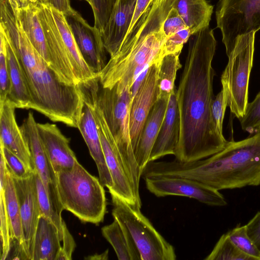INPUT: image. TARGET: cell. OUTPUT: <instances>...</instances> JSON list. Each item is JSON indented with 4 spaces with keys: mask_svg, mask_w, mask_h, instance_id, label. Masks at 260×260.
<instances>
[{
    "mask_svg": "<svg viewBox=\"0 0 260 260\" xmlns=\"http://www.w3.org/2000/svg\"><path fill=\"white\" fill-rule=\"evenodd\" d=\"M9 5L27 38L50 66L47 43L38 14V3H30L23 8H19L14 4Z\"/></svg>",
    "mask_w": 260,
    "mask_h": 260,
    "instance_id": "obj_25",
    "label": "cell"
},
{
    "mask_svg": "<svg viewBox=\"0 0 260 260\" xmlns=\"http://www.w3.org/2000/svg\"><path fill=\"white\" fill-rule=\"evenodd\" d=\"M191 36L188 28H183L166 38L163 45L161 55L169 54H180L183 45Z\"/></svg>",
    "mask_w": 260,
    "mask_h": 260,
    "instance_id": "obj_40",
    "label": "cell"
},
{
    "mask_svg": "<svg viewBox=\"0 0 260 260\" xmlns=\"http://www.w3.org/2000/svg\"><path fill=\"white\" fill-rule=\"evenodd\" d=\"M108 250H106L105 252L101 254H95L93 255L88 256L85 259L91 260H105L108 259Z\"/></svg>",
    "mask_w": 260,
    "mask_h": 260,
    "instance_id": "obj_46",
    "label": "cell"
},
{
    "mask_svg": "<svg viewBox=\"0 0 260 260\" xmlns=\"http://www.w3.org/2000/svg\"><path fill=\"white\" fill-rule=\"evenodd\" d=\"M34 3L46 4V0H33Z\"/></svg>",
    "mask_w": 260,
    "mask_h": 260,
    "instance_id": "obj_48",
    "label": "cell"
},
{
    "mask_svg": "<svg viewBox=\"0 0 260 260\" xmlns=\"http://www.w3.org/2000/svg\"><path fill=\"white\" fill-rule=\"evenodd\" d=\"M61 239L56 226L41 215L36 231L30 260H56Z\"/></svg>",
    "mask_w": 260,
    "mask_h": 260,
    "instance_id": "obj_26",
    "label": "cell"
},
{
    "mask_svg": "<svg viewBox=\"0 0 260 260\" xmlns=\"http://www.w3.org/2000/svg\"><path fill=\"white\" fill-rule=\"evenodd\" d=\"M117 0H91L94 19V26L100 32L103 31L111 16Z\"/></svg>",
    "mask_w": 260,
    "mask_h": 260,
    "instance_id": "obj_35",
    "label": "cell"
},
{
    "mask_svg": "<svg viewBox=\"0 0 260 260\" xmlns=\"http://www.w3.org/2000/svg\"><path fill=\"white\" fill-rule=\"evenodd\" d=\"M34 175L38 194L41 215L46 217L56 226L62 241L64 221L62 219L61 215L54 210L41 178L35 170Z\"/></svg>",
    "mask_w": 260,
    "mask_h": 260,
    "instance_id": "obj_32",
    "label": "cell"
},
{
    "mask_svg": "<svg viewBox=\"0 0 260 260\" xmlns=\"http://www.w3.org/2000/svg\"><path fill=\"white\" fill-rule=\"evenodd\" d=\"M103 237L113 247L119 260H141L139 251L127 230L117 220L102 228Z\"/></svg>",
    "mask_w": 260,
    "mask_h": 260,
    "instance_id": "obj_28",
    "label": "cell"
},
{
    "mask_svg": "<svg viewBox=\"0 0 260 260\" xmlns=\"http://www.w3.org/2000/svg\"><path fill=\"white\" fill-rule=\"evenodd\" d=\"M205 260H255L241 251L233 243L226 233L219 239Z\"/></svg>",
    "mask_w": 260,
    "mask_h": 260,
    "instance_id": "obj_31",
    "label": "cell"
},
{
    "mask_svg": "<svg viewBox=\"0 0 260 260\" xmlns=\"http://www.w3.org/2000/svg\"><path fill=\"white\" fill-rule=\"evenodd\" d=\"M0 31L6 40L7 58L9 67L10 87L8 98L16 108L30 109L31 99L22 68L15 49L5 31Z\"/></svg>",
    "mask_w": 260,
    "mask_h": 260,
    "instance_id": "obj_24",
    "label": "cell"
},
{
    "mask_svg": "<svg viewBox=\"0 0 260 260\" xmlns=\"http://www.w3.org/2000/svg\"><path fill=\"white\" fill-rule=\"evenodd\" d=\"M176 88L169 98L165 116L152 148L149 161L167 155H174L180 131L179 111Z\"/></svg>",
    "mask_w": 260,
    "mask_h": 260,
    "instance_id": "obj_21",
    "label": "cell"
},
{
    "mask_svg": "<svg viewBox=\"0 0 260 260\" xmlns=\"http://www.w3.org/2000/svg\"><path fill=\"white\" fill-rule=\"evenodd\" d=\"M188 28L177 10L172 8L164 20L162 30L168 38L177 31Z\"/></svg>",
    "mask_w": 260,
    "mask_h": 260,
    "instance_id": "obj_41",
    "label": "cell"
},
{
    "mask_svg": "<svg viewBox=\"0 0 260 260\" xmlns=\"http://www.w3.org/2000/svg\"><path fill=\"white\" fill-rule=\"evenodd\" d=\"M149 177L191 179L218 190L260 185V130L244 140L229 141L220 152L199 160L149 162Z\"/></svg>",
    "mask_w": 260,
    "mask_h": 260,
    "instance_id": "obj_3",
    "label": "cell"
},
{
    "mask_svg": "<svg viewBox=\"0 0 260 260\" xmlns=\"http://www.w3.org/2000/svg\"><path fill=\"white\" fill-rule=\"evenodd\" d=\"M0 103L8 98L10 80L8 64L7 58L6 40L4 34L0 31Z\"/></svg>",
    "mask_w": 260,
    "mask_h": 260,
    "instance_id": "obj_38",
    "label": "cell"
},
{
    "mask_svg": "<svg viewBox=\"0 0 260 260\" xmlns=\"http://www.w3.org/2000/svg\"><path fill=\"white\" fill-rule=\"evenodd\" d=\"M114 219L131 235L141 260H175L174 247L154 228L139 207L131 204L114 193H110Z\"/></svg>",
    "mask_w": 260,
    "mask_h": 260,
    "instance_id": "obj_7",
    "label": "cell"
},
{
    "mask_svg": "<svg viewBox=\"0 0 260 260\" xmlns=\"http://www.w3.org/2000/svg\"><path fill=\"white\" fill-rule=\"evenodd\" d=\"M38 14L46 39L50 60V68L60 80L68 85H78L50 6L38 4Z\"/></svg>",
    "mask_w": 260,
    "mask_h": 260,
    "instance_id": "obj_14",
    "label": "cell"
},
{
    "mask_svg": "<svg viewBox=\"0 0 260 260\" xmlns=\"http://www.w3.org/2000/svg\"><path fill=\"white\" fill-rule=\"evenodd\" d=\"M255 31L237 37L221 81L227 86L228 106L239 119L245 115L248 104V85L254 51Z\"/></svg>",
    "mask_w": 260,
    "mask_h": 260,
    "instance_id": "obj_8",
    "label": "cell"
},
{
    "mask_svg": "<svg viewBox=\"0 0 260 260\" xmlns=\"http://www.w3.org/2000/svg\"><path fill=\"white\" fill-rule=\"evenodd\" d=\"M9 4H14L19 8L27 6L30 3V0H7Z\"/></svg>",
    "mask_w": 260,
    "mask_h": 260,
    "instance_id": "obj_47",
    "label": "cell"
},
{
    "mask_svg": "<svg viewBox=\"0 0 260 260\" xmlns=\"http://www.w3.org/2000/svg\"><path fill=\"white\" fill-rule=\"evenodd\" d=\"M130 89L126 87L119 90L115 85L102 87L97 76L98 103L118 148L134 193L136 197H139L142 171L135 158L130 135Z\"/></svg>",
    "mask_w": 260,
    "mask_h": 260,
    "instance_id": "obj_6",
    "label": "cell"
},
{
    "mask_svg": "<svg viewBox=\"0 0 260 260\" xmlns=\"http://www.w3.org/2000/svg\"><path fill=\"white\" fill-rule=\"evenodd\" d=\"M221 90L213 100L211 114L217 130L223 135L222 125L226 108L228 106L229 93L226 83L221 81Z\"/></svg>",
    "mask_w": 260,
    "mask_h": 260,
    "instance_id": "obj_36",
    "label": "cell"
},
{
    "mask_svg": "<svg viewBox=\"0 0 260 260\" xmlns=\"http://www.w3.org/2000/svg\"><path fill=\"white\" fill-rule=\"evenodd\" d=\"M83 99L90 106L97 125L103 153L113 181V187L109 189L131 204L141 208L138 203L128 178L125 167L115 140L98 103L96 85L86 84L82 88Z\"/></svg>",
    "mask_w": 260,
    "mask_h": 260,
    "instance_id": "obj_9",
    "label": "cell"
},
{
    "mask_svg": "<svg viewBox=\"0 0 260 260\" xmlns=\"http://www.w3.org/2000/svg\"><path fill=\"white\" fill-rule=\"evenodd\" d=\"M12 178L20 208L23 248L27 259H30L34 237L41 216L34 172L25 178Z\"/></svg>",
    "mask_w": 260,
    "mask_h": 260,
    "instance_id": "obj_12",
    "label": "cell"
},
{
    "mask_svg": "<svg viewBox=\"0 0 260 260\" xmlns=\"http://www.w3.org/2000/svg\"><path fill=\"white\" fill-rule=\"evenodd\" d=\"M56 188L62 210L80 220L99 224L104 220L107 202L104 186L79 162L69 169L57 173Z\"/></svg>",
    "mask_w": 260,
    "mask_h": 260,
    "instance_id": "obj_5",
    "label": "cell"
},
{
    "mask_svg": "<svg viewBox=\"0 0 260 260\" xmlns=\"http://www.w3.org/2000/svg\"><path fill=\"white\" fill-rule=\"evenodd\" d=\"M179 54L163 56L160 61L157 81V100H169L176 88L175 81L177 71L181 68Z\"/></svg>",
    "mask_w": 260,
    "mask_h": 260,
    "instance_id": "obj_30",
    "label": "cell"
},
{
    "mask_svg": "<svg viewBox=\"0 0 260 260\" xmlns=\"http://www.w3.org/2000/svg\"><path fill=\"white\" fill-rule=\"evenodd\" d=\"M0 27L10 39L24 73L30 109L53 122L78 128L84 102L79 85L60 80L27 38L7 0L0 2Z\"/></svg>",
    "mask_w": 260,
    "mask_h": 260,
    "instance_id": "obj_2",
    "label": "cell"
},
{
    "mask_svg": "<svg viewBox=\"0 0 260 260\" xmlns=\"http://www.w3.org/2000/svg\"><path fill=\"white\" fill-rule=\"evenodd\" d=\"M245 226L248 235L260 250V211Z\"/></svg>",
    "mask_w": 260,
    "mask_h": 260,
    "instance_id": "obj_43",
    "label": "cell"
},
{
    "mask_svg": "<svg viewBox=\"0 0 260 260\" xmlns=\"http://www.w3.org/2000/svg\"><path fill=\"white\" fill-rule=\"evenodd\" d=\"M50 8L78 85L95 77L98 73L83 57L65 15L51 6Z\"/></svg>",
    "mask_w": 260,
    "mask_h": 260,
    "instance_id": "obj_22",
    "label": "cell"
},
{
    "mask_svg": "<svg viewBox=\"0 0 260 260\" xmlns=\"http://www.w3.org/2000/svg\"><path fill=\"white\" fill-rule=\"evenodd\" d=\"M83 102L78 129L96 165L101 183L109 190L113 187V181L105 161L97 125L90 106L84 99Z\"/></svg>",
    "mask_w": 260,
    "mask_h": 260,
    "instance_id": "obj_19",
    "label": "cell"
},
{
    "mask_svg": "<svg viewBox=\"0 0 260 260\" xmlns=\"http://www.w3.org/2000/svg\"><path fill=\"white\" fill-rule=\"evenodd\" d=\"M31 3H34L33 0H30Z\"/></svg>",
    "mask_w": 260,
    "mask_h": 260,
    "instance_id": "obj_50",
    "label": "cell"
},
{
    "mask_svg": "<svg viewBox=\"0 0 260 260\" xmlns=\"http://www.w3.org/2000/svg\"><path fill=\"white\" fill-rule=\"evenodd\" d=\"M137 0H117L110 19L101 34L110 56L120 48L131 24Z\"/></svg>",
    "mask_w": 260,
    "mask_h": 260,
    "instance_id": "obj_20",
    "label": "cell"
},
{
    "mask_svg": "<svg viewBox=\"0 0 260 260\" xmlns=\"http://www.w3.org/2000/svg\"><path fill=\"white\" fill-rule=\"evenodd\" d=\"M239 120L242 129L250 134L260 130V92L248 104L245 115Z\"/></svg>",
    "mask_w": 260,
    "mask_h": 260,
    "instance_id": "obj_34",
    "label": "cell"
},
{
    "mask_svg": "<svg viewBox=\"0 0 260 260\" xmlns=\"http://www.w3.org/2000/svg\"><path fill=\"white\" fill-rule=\"evenodd\" d=\"M160 61L150 66L138 91L131 101L129 130L134 151L148 114L157 101V74Z\"/></svg>",
    "mask_w": 260,
    "mask_h": 260,
    "instance_id": "obj_15",
    "label": "cell"
},
{
    "mask_svg": "<svg viewBox=\"0 0 260 260\" xmlns=\"http://www.w3.org/2000/svg\"><path fill=\"white\" fill-rule=\"evenodd\" d=\"M153 0H137L133 20L127 34L131 31L139 18L147 9Z\"/></svg>",
    "mask_w": 260,
    "mask_h": 260,
    "instance_id": "obj_44",
    "label": "cell"
},
{
    "mask_svg": "<svg viewBox=\"0 0 260 260\" xmlns=\"http://www.w3.org/2000/svg\"><path fill=\"white\" fill-rule=\"evenodd\" d=\"M215 16L228 56L238 36L260 29V0H218Z\"/></svg>",
    "mask_w": 260,
    "mask_h": 260,
    "instance_id": "obj_10",
    "label": "cell"
},
{
    "mask_svg": "<svg viewBox=\"0 0 260 260\" xmlns=\"http://www.w3.org/2000/svg\"><path fill=\"white\" fill-rule=\"evenodd\" d=\"M0 190L4 192L6 210L10 222L12 233L11 242H19L25 253L23 248V237L19 205L13 179L7 168L4 186L3 189H0Z\"/></svg>",
    "mask_w": 260,
    "mask_h": 260,
    "instance_id": "obj_29",
    "label": "cell"
},
{
    "mask_svg": "<svg viewBox=\"0 0 260 260\" xmlns=\"http://www.w3.org/2000/svg\"><path fill=\"white\" fill-rule=\"evenodd\" d=\"M87 2L90 5H91V0H83Z\"/></svg>",
    "mask_w": 260,
    "mask_h": 260,
    "instance_id": "obj_49",
    "label": "cell"
},
{
    "mask_svg": "<svg viewBox=\"0 0 260 260\" xmlns=\"http://www.w3.org/2000/svg\"><path fill=\"white\" fill-rule=\"evenodd\" d=\"M16 108L8 99L0 103V144L16 155L28 170L34 172L29 147L16 119Z\"/></svg>",
    "mask_w": 260,
    "mask_h": 260,
    "instance_id": "obj_17",
    "label": "cell"
},
{
    "mask_svg": "<svg viewBox=\"0 0 260 260\" xmlns=\"http://www.w3.org/2000/svg\"><path fill=\"white\" fill-rule=\"evenodd\" d=\"M41 141L54 173L72 168L77 159L70 146V139L57 126L49 123H37Z\"/></svg>",
    "mask_w": 260,
    "mask_h": 260,
    "instance_id": "obj_18",
    "label": "cell"
},
{
    "mask_svg": "<svg viewBox=\"0 0 260 260\" xmlns=\"http://www.w3.org/2000/svg\"><path fill=\"white\" fill-rule=\"evenodd\" d=\"M172 8L177 10L191 35L209 26L213 6L206 0H173Z\"/></svg>",
    "mask_w": 260,
    "mask_h": 260,
    "instance_id": "obj_27",
    "label": "cell"
},
{
    "mask_svg": "<svg viewBox=\"0 0 260 260\" xmlns=\"http://www.w3.org/2000/svg\"><path fill=\"white\" fill-rule=\"evenodd\" d=\"M144 180L147 189L157 197H186L211 206L222 207L228 204L219 190L191 179L162 177L147 178Z\"/></svg>",
    "mask_w": 260,
    "mask_h": 260,
    "instance_id": "obj_11",
    "label": "cell"
},
{
    "mask_svg": "<svg viewBox=\"0 0 260 260\" xmlns=\"http://www.w3.org/2000/svg\"><path fill=\"white\" fill-rule=\"evenodd\" d=\"M169 100L159 99L152 107L135 150L137 162L142 172L149 162L151 152L164 119Z\"/></svg>",
    "mask_w": 260,
    "mask_h": 260,
    "instance_id": "obj_23",
    "label": "cell"
},
{
    "mask_svg": "<svg viewBox=\"0 0 260 260\" xmlns=\"http://www.w3.org/2000/svg\"><path fill=\"white\" fill-rule=\"evenodd\" d=\"M0 152L3 155L7 169L13 177L18 178H25L34 173L28 170L16 155L1 144Z\"/></svg>",
    "mask_w": 260,
    "mask_h": 260,
    "instance_id": "obj_39",
    "label": "cell"
},
{
    "mask_svg": "<svg viewBox=\"0 0 260 260\" xmlns=\"http://www.w3.org/2000/svg\"><path fill=\"white\" fill-rule=\"evenodd\" d=\"M62 246L57 256L56 260H70L76 247V244L72 235L69 231L67 225L63 223Z\"/></svg>",
    "mask_w": 260,
    "mask_h": 260,
    "instance_id": "obj_42",
    "label": "cell"
},
{
    "mask_svg": "<svg viewBox=\"0 0 260 260\" xmlns=\"http://www.w3.org/2000/svg\"><path fill=\"white\" fill-rule=\"evenodd\" d=\"M1 237L2 244L1 260H5L9 253L12 240L10 222L6 210L4 192L0 193Z\"/></svg>",
    "mask_w": 260,
    "mask_h": 260,
    "instance_id": "obj_37",
    "label": "cell"
},
{
    "mask_svg": "<svg viewBox=\"0 0 260 260\" xmlns=\"http://www.w3.org/2000/svg\"><path fill=\"white\" fill-rule=\"evenodd\" d=\"M66 17L84 60L96 73H99L107 63L101 34L75 10Z\"/></svg>",
    "mask_w": 260,
    "mask_h": 260,
    "instance_id": "obj_16",
    "label": "cell"
},
{
    "mask_svg": "<svg viewBox=\"0 0 260 260\" xmlns=\"http://www.w3.org/2000/svg\"><path fill=\"white\" fill-rule=\"evenodd\" d=\"M176 99L180 131L174 156L182 162L210 157L223 150L228 142L216 129L212 119V60L216 46L209 26L192 35Z\"/></svg>",
    "mask_w": 260,
    "mask_h": 260,
    "instance_id": "obj_1",
    "label": "cell"
},
{
    "mask_svg": "<svg viewBox=\"0 0 260 260\" xmlns=\"http://www.w3.org/2000/svg\"><path fill=\"white\" fill-rule=\"evenodd\" d=\"M20 128L29 147L35 170L40 177L54 210L61 215L63 210L57 195L56 176L46 155L33 113L28 114Z\"/></svg>",
    "mask_w": 260,
    "mask_h": 260,
    "instance_id": "obj_13",
    "label": "cell"
},
{
    "mask_svg": "<svg viewBox=\"0 0 260 260\" xmlns=\"http://www.w3.org/2000/svg\"><path fill=\"white\" fill-rule=\"evenodd\" d=\"M173 0H153L125 36L120 48L98 73L101 86L119 83L130 88L140 74L161 59L166 37L162 24L172 8Z\"/></svg>",
    "mask_w": 260,
    "mask_h": 260,
    "instance_id": "obj_4",
    "label": "cell"
},
{
    "mask_svg": "<svg viewBox=\"0 0 260 260\" xmlns=\"http://www.w3.org/2000/svg\"><path fill=\"white\" fill-rule=\"evenodd\" d=\"M46 4L62 13L65 16L71 15L75 11L71 7L69 0H46Z\"/></svg>",
    "mask_w": 260,
    "mask_h": 260,
    "instance_id": "obj_45",
    "label": "cell"
},
{
    "mask_svg": "<svg viewBox=\"0 0 260 260\" xmlns=\"http://www.w3.org/2000/svg\"><path fill=\"white\" fill-rule=\"evenodd\" d=\"M233 243L243 253L260 260V250L248 235L245 225H238L226 233Z\"/></svg>",
    "mask_w": 260,
    "mask_h": 260,
    "instance_id": "obj_33",
    "label": "cell"
}]
</instances>
